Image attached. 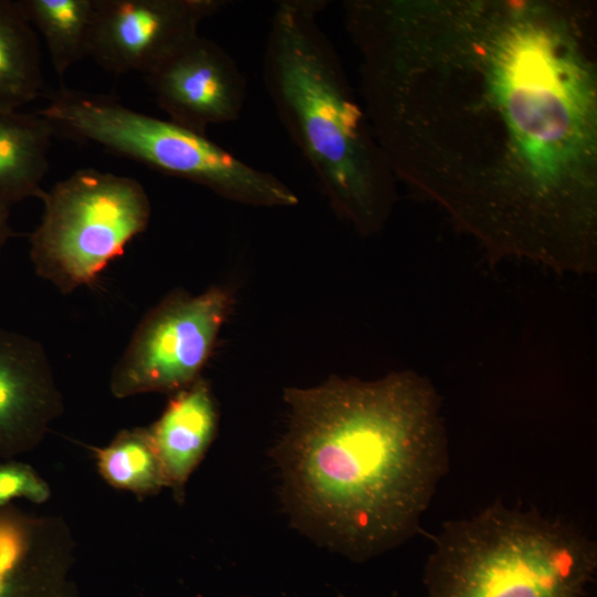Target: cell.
I'll return each instance as SVG.
<instances>
[{
  "mask_svg": "<svg viewBox=\"0 0 597 597\" xmlns=\"http://www.w3.org/2000/svg\"><path fill=\"white\" fill-rule=\"evenodd\" d=\"M596 568V543L574 523L496 502L443 525L425 597H585Z\"/></svg>",
  "mask_w": 597,
  "mask_h": 597,
  "instance_id": "obj_4",
  "label": "cell"
},
{
  "mask_svg": "<svg viewBox=\"0 0 597 597\" xmlns=\"http://www.w3.org/2000/svg\"><path fill=\"white\" fill-rule=\"evenodd\" d=\"M98 469L113 486L148 495L167 485L148 429L125 430L96 450Z\"/></svg>",
  "mask_w": 597,
  "mask_h": 597,
  "instance_id": "obj_16",
  "label": "cell"
},
{
  "mask_svg": "<svg viewBox=\"0 0 597 597\" xmlns=\"http://www.w3.org/2000/svg\"><path fill=\"white\" fill-rule=\"evenodd\" d=\"M73 548L66 526L8 504L0 506V597H32L48 562Z\"/></svg>",
  "mask_w": 597,
  "mask_h": 597,
  "instance_id": "obj_12",
  "label": "cell"
},
{
  "mask_svg": "<svg viewBox=\"0 0 597 597\" xmlns=\"http://www.w3.org/2000/svg\"><path fill=\"white\" fill-rule=\"evenodd\" d=\"M146 78L169 119L200 134L237 121L245 102L247 81L237 62L199 34Z\"/></svg>",
  "mask_w": 597,
  "mask_h": 597,
  "instance_id": "obj_9",
  "label": "cell"
},
{
  "mask_svg": "<svg viewBox=\"0 0 597 597\" xmlns=\"http://www.w3.org/2000/svg\"><path fill=\"white\" fill-rule=\"evenodd\" d=\"M35 113L55 130L203 186L228 200L266 208L298 203L296 193L280 178L240 160L206 134L140 113L111 95L62 86Z\"/></svg>",
  "mask_w": 597,
  "mask_h": 597,
  "instance_id": "obj_5",
  "label": "cell"
},
{
  "mask_svg": "<svg viewBox=\"0 0 597 597\" xmlns=\"http://www.w3.org/2000/svg\"><path fill=\"white\" fill-rule=\"evenodd\" d=\"M44 39L57 76L87 56L95 0H15Z\"/></svg>",
  "mask_w": 597,
  "mask_h": 597,
  "instance_id": "obj_15",
  "label": "cell"
},
{
  "mask_svg": "<svg viewBox=\"0 0 597 597\" xmlns=\"http://www.w3.org/2000/svg\"><path fill=\"white\" fill-rule=\"evenodd\" d=\"M49 496L48 483L32 467L14 460L0 462V506L21 499L42 503Z\"/></svg>",
  "mask_w": 597,
  "mask_h": 597,
  "instance_id": "obj_17",
  "label": "cell"
},
{
  "mask_svg": "<svg viewBox=\"0 0 597 597\" xmlns=\"http://www.w3.org/2000/svg\"><path fill=\"white\" fill-rule=\"evenodd\" d=\"M397 180L493 260L597 266V30L583 0H347Z\"/></svg>",
  "mask_w": 597,
  "mask_h": 597,
  "instance_id": "obj_1",
  "label": "cell"
},
{
  "mask_svg": "<svg viewBox=\"0 0 597 597\" xmlns=\"http://www.w3.org/2000/svg\"><path fill=\"white\" fill-rule=\"evenodd\" d=\"M54 126L36 113L0 108V205L41 198Z\"/></svg>",
  "mask_w": 597,
  "mask_h": 597,
  "instance_id": "obj_13",
  "label": "cell"
},
{
  "mask_svg": "<svg viewBox=\"0 0 597 597\" xmlns=\"http://www.w3.org/2000/svg\"><path fill=\"white\" fill-rule=\"evenodd\" d=\"M322 0H282L272 15L263 81L280 122L338 217L377 233L397 200V179L318 24Z\"/></svg>",
  "mask_w": 597,
  "mask_h": 597,
  "instance_id": "obj_3",
  "label": "cell"
},
{
  "mask_svg": "<svg viewBox=\"0 0 597 597\" xmlns=\"http://www.w3.org/2000/svg\"><path fill=\"white\" fill-rule=\"evenodd\" d=\"M232 305L231 292L220 285L169 293L143 317L114 366L113 395L177 392L198 380Z\"/></svg>",
  "mask_w": 597,
  "mask_h": 597,
  "instance_id": "obj_7",
  "label": "cell"
},
{
  "mask_svg": "<svg viewBox=\"0 0 597 597\" xmlns=\"http://www.w3.org/2000/svg\"><path fill=\"white\" fill-rule=\"evenodd\" d=\"M36 34L15 0H0V108L19 111L41 94Z\"/></svg>",
  "mask_w": 597,
  "mask_h": 597,
  "instance_id": "obj_14",
  "label": "cell"
},
{
  "mask_svg": "<svg viewBox=\"0 0 597 597\" xmlns=\"http://www.w3.org/2000/svg\"><path fill=\"white\" fill-rule=\"evenodd\" d=\"M40 199L30 258L36 274L65 294L92 283L147 229L151 214L139 181L94 168L74 171Z\"/></svg>",
  "mask_w": 597,
  "mask_h": 597,
  "instance_id": "obj_6",
  "label": "cell"
},
{
  "mask_svg": "<svg viewBox=\"0 0 597 597\" xmlns=\"http://www.w3.org/2000/svg\"><path fill=\"white\" fill-rule=\"evenodd\" d=\"M10 209L0 205V253L8 240L13 235V230L9 222Z\"/></svg>",
  "mask_w": 597,
  "mask_h": 597,
  "instance_id": "obj_18",
  "label": "cell"
},
{
  "mask_svg": "<svg viewBox=\"0 0 597 597\" xmlns=\"http://www.w3.org/2000/svg\"><path fill=\"white\" fill-rule=\"evenodd\" d=\"M218 411L201 377L175 392L159 419L148 429L166 482L182 492L217 431Z\"/></svg>",
  "mask_w": 597,
  "mask_h": 597,
  "instance_id": "obj_11",
  "label": "cell"
},
{
  "mask_svg": "<svg viewBox=\"0 0 597 597\" xmlns=\"http://www.w3.org/2000/svg\"><path fill=\"white\" fill-rule=\"evenodd\" d=\"M221 0H95L88 53L115 73H153L198 35Z\"/></svg>",
  "mask_w": 597,
  "mask_h": 597,
  "instance_id": "obj_8",
  "label": "cell"
},
{
  "mask_svg": "<svg viewBox=\"0 0 597 597\" xmlns=\"http://www.w3.org/2000/svg\"><path fill=\"white\" fill-rule=\"evenodd\" d=\"M286 431L275 449L295 519L365 559L419 528L448 470L440 398L426 377L333 376L285 389Z\"/></svg>",
  "mask_w": 597,
  "mask_h": 597,
  "instance_id": "obj_2",
  "label": "cell"
},
{
  "mask_svg": "<svg viewBox=\"0 0 597 597\" xmlns=\"http://www.w3.org/2000/svg\"><path fill=\"white\" fill-rule=\"evenodd\" d=\"M63 410L42 345L0 328V459L34 449Z\"/></svg>",
  "mask_w": 597,
  "mask_h": 597,
  "instance_id": "obj_10",
  "label": "cell"
}]
</instances>
